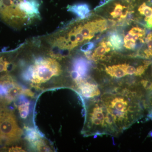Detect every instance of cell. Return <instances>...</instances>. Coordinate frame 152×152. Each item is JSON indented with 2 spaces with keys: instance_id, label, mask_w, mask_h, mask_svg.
I'll use <instances>...</instances> for the list:
<instances>
[{
  "instance_id": "obj_1",
  "label": "cell",
  "mask_w": 152,
  "mask_h": 152,
  "mask_svg": "<svg viewBox=\"0 0 152 152\" xmlns=\"http://www.w3.org/2000/svg\"><path fill=\"white\" fill-rule=\"evenodd\" d=\"M102 93L89 99L84 132L88 136H116L143 116L145 106L133 88L106 86Z\"/></svg>"
},
{
  "instance_id": "obj_2",
  "label": "cell",
  "mask_w": 152,
  "mask_h": 152,
  "mask_svg": "<svg viewBox=\"0 0 152 152\" xmlns=\"http://www.w3.org/2000/svg\"><path fill=\"white\" fill-rule=\"evenodd\" d=\"M61 69L60 64L54 58H40L36 60L23 73V77L33 84L45 83L53 77L60 75Z\"/></svg>"
},
{
  "instance_id": "obj_3",
  "label": "cell",
  "mask_w": 152,
  "mask_h": 152,
  "mask_svg": "<svg viewBox=\"0 0 152 152\" xmlns=\"http://www.w3.org/2000/svg\"><path fill=\"white\" fill-rule=\"evenodd\" d=\"M23 133L12 110L2 107L0 109V145L18 142Z\"/></svg>"
},
{
  "instance_id": "obj_4",
  "label": "cell",
  "mask_w": 152,
  "mask_h": 152,
  "mask_svg": "<svg viewBox=\"0 0 152 152\" xmlns=\"http://www.w3.org/2000/svg\"><path fill=\"white\" fill-rule=\"evenodd\" d=\"M23 0H0V18L6 23L17 27L27 21L19 8Z\"/></svg>"
},
{
  "instance_id": "obj_5",
  "label": "cell",
  "mask_w": 152,
  "mask_h": 152,
  "mask_svg": "<svg viewBox=\"0 0 152 152\" xmlns=\"http://www.w3.org/2000/svg\"><path fill=\"white\" fill-rule=\"evenodd\" d=\"M4 88V98L1 107H5L21 95H24L25 89L20 86L11 76L6 75L0 78Z\"/></svg>"
},
{
  "instance_id": "obj_6",
  "label": "cell",
  "mask_w": 152,
  "mask_h": 152,
  "mask_svg": "<svg viewBox=\"0 0 152 152\" xmlns=\"http://www.w3.org/2000/svg\"><path fill=\"white\" fill-rule=\"evenodd\" d=\"M76 27L86 40L92 39L95 34L107 29V20L100 19L88 22L84 24H80Z\"/></svg>"
},
{
  "instance_id": "obj_7",
  "label": "cell",
  "mask_w": 152,
  "mask_h": 152,
  "mask_svg": "<svg viewBox=\"0 0 152 152\" xmlns=\"http://www.w3.org/2000/svg\"><path fill=\"white\" fill-rule=\"evenodd\" d=\"M76 83L82 96L86 99H91L101 94L98 85L91 79L85 78Z\"/></svg>"
},
{
  "instance_id": "obj_8",
  "label": "cell",
  "mask_w": 152,
  "mask_h": 152,
  "mask_svg": "<svg viewBox=\"0 0 152 152\" xmlns=\"http://www.w3.org/2000/svg\"><path fill=\"white\" fill-rule=\"evenodd\" d=\"M89 67V63L84 58L80 57L74 60L71 76L76 83L86 78Z\"/></svg>"
},
{
  "instance_id": "obj_9",
  "label": "cell",
  "mask_w": 152,
  "mask_h": 152,
  "mask_svg": "<svg viewBox=\"0 0 152 152\" xmlns=\"http://www.w3.org/2000/svg\"><path fill=\"white\" fill-rule=\"evenodd\" d=\"M40 3L38 0H23L19 8L27 20L39 17Z\"/></svg>"
},
{
  "instance_id": "obj_10",
  "label": "cell",
  "mask_w": 152,
  "mask_h": 152,
  "mask_svg": "<svg viewBox=\"0 0 152 152\" xmlns=\"http://www.w3.org/2000/svg\"><path fill=\"white\" fill-rule=\"evenodd\" d=\"M68 11L72 13L81 19L86 18L89 17L91 12L89 6L86 3H79L72 5H68Z\"/></svg>"
},
{
  "instance_id": "obj_11",
  "label": "cell",
  "mask_w": 152,
  "mask_h": 152,
  "mask_svg": "<svg viewBox=\"0 0 152 152\" xmlns=\"http://www.w3.org/2000/svg\"><path fill=\"white\" fill-rule=\"evenodd\" d=\"M20 116L22 118L26 119L30 111V103L24 95H21L16 100Z\"/></svg>"
},
{
  "instance_id": "obj_12",
  "label": "cell",
  "mask_w": 152,
  "mask_h": 152,
  "mask_svg": "<svg viewBox=\"0 0 152 152\" xmlns=\"http://www.w3.org/2000/svg\"><path fill=\"white\" fill-rule=\"evenodd\" d=\"M108 45L115 50H119L124 45V39L121 35L116 32L112 33L108 38Z\"/></svg>"
},
{
  "instance_id": "obj_13",
  "label": "cell",
  "mask_w": 152,
  "mask_h": 152,
  "mask_svg": "<svg viewBox=\"0 0 152 152\" xmlns=\"http://www.w3.org/2000/svg\"><path fill=\"white\" fill-rule=\"evenodd\" d=\"M110 50V46L107 42H102L99 45V46L95 49L94 53H92L91 56L90 60L96 61L102 59L106 53H108Z\"/></svg>"
},
{
  "instance_id": "obj_14",
  "label": "cell",
  "mask_w": 152,
  "mask_h": 152,
  "mask_svg": "<svg viewBox=\"0 0 152 152\" xmlns=\"http://www.w3.org/2000/svg\"><path fill=\"white\" fill-rule=\"evenodd\" d=\"M24 133L25 138L31 145L42 138L40 134L34 128L25 127Z\"/></svg>"
},
{
  "instance_id": "obj_15",
  "label": "cell",
  "mask_w": 152,
  "mask_h": 152,
  "mask_svg": "<svg viewBox=\"0 0 152 152\" xmlns=\"http://www.w3.org/2000/svg\"><path fill=\"white\" fill-rule=\"evenodd\" d=\"M37 151L39 152H51L53 150L45 140L41 138L31 145Z\"/></svg>"
},
{
  "instance_id": "obj_16",
  "label": "cell",
  "mask_w": 152,
  "mask_h": 152,
  "mask_svg": "<svg viewBox=\"0 0 152 152\" xmlns=\"http://www.w3.org/2000/svg\"><path fill=\"white\" fill-rule=\"evenodd\" d=\"M138 11L140 13L145 17V21L152 19V7L147 6L145 3H143L139 7Z\"/></svg>"
},
{
  "instance_id": "obj_17",
  "label": "cell",
  "mask_w": 152,
  "mask_h": 152,
  "mask_svg": "<svg viewBox=\"0 0 152 152\" xmlns=\"http://www.w3.org/2000/svg\"><path fill=\"white\" fill-rule=\"evenodd\" d=\"M145 42L148 49L144 50V53L145 58H149L152 56V32L148 34L146 38Z\"/></svg>"
},
{
  "instance_id": "obj_18",
  "label": "cell",
  "mask_w": 152,
  "mask_h": 152,
  "mask_svg": "<svg viewBox=\"0 0 152 152\" xmlns=\"http://www.w3.org/2000/svg\"><path fill=\"white\" fill-rule=\"evenodd\" d=\"M126 7L121 4H116L115 6V9L113 12L110 13L111 15L113 18H118L121 17L123 15Z\"/></svg>"
},
{
  "instance_id": "obj_19",
  "label": "cell",
  "mask_w": 152,
  "mask_h": 152,
  "mask_svg": "<svg viewBox=\"0 0 152 152\" xmlns=\"http://www.w3.org/2000/svg\"><path fill=\"white\" fill-rule=\"evenodd\" d=\"M129 34H131L133 36L134 35H139L141 37H142L145 35V30L142 29L141 28L133 27L129 31Z\"/></svg>"
},
{
  "instance_id": "obj_20",
  "label": "cell",
  "mask_w": 152,
  "mask_h": 152,
  "mask_svg": "<svg viewBox=\"0 0 152 152\" xmlns=\"http://www.w3.org/2000/svg\"><path fill=\"white\" fill-rule=\"evenodd\" d=\"M95 46L94 42H88L83 45L80 48V50L82 52H86L91 51L94 48Z\"/></svg>"
},
{
  "instance_id": "obj_21",
  "label": "cell",
  "mask_w": 152,
  "mask_h": 152,
  "mask_svg": "<svg viewBox=\"0 0 152 152\" xmlns=\"http://www.w3.org/2000/svg\"><path fill=\"white\" fill-rule=\"evenodd\" d=\"M124 46L126 48L133 49L135 48L136 46L135 42H134L132 40L129 41H124Z\"/></svg>"
},
{
  "instance_id": "obj_22",
  "label": "cell",
  "mask_w": 152,
  "mask_h": 152,
  "mask_svg": "<svg viewBox=\"0 0 152 152\" xmlns=\"http://www.w3.org/2000/svg\"><path fill=\"white\" fill-rule=\"evenodd\" d=\"M9 152H25L24 150L19 147H13L9 149Z\"/></svg>"
},
{
  "instance_id": "obj_23",
  "label": "cell",
  "mask_w": 152,
  "mask_h": 152,
  "mask_svg": "<svg viewBox=\"0 0 152 152\" xmlns=\"http://www.w3.org/2000/svg\"><path fill=\"white\" fill-rule=\"evenodd\" d=\"M133 36L131 34H129L125 36L124 39V41H129L132 39Z\"/></svg>"
},
{
  "instance_id": "obj_24",
  "label": "cell",
  "mask_w": 152,
  "mask_h": 152,
  "mask_svg": "<svg viewBox=\"0 0 152 152\" xmlns=\"http://www.w3.org/2000/svg\"><path fill=\"white\" fill-rule=\"evenodd\" d=\"M149 136L150 137H152V131H151V132L149 133Z\"/></svg>"
},
{
  "instance_id": "obj_25",
  "label": "cell",
  "mask_w": 152,
  "mask_h": 152,
  "mask_svg": "<svg viewBox=\"0 0 152 152\" xmlns=\"http://www.w3.org/2000/svg\"><path fill=\"white\" fill-rule=\"evenodd\" d=\"M109 1H110V0H107V1H106L105 2V4H106V3H107Z\"/></svg>"
},
{
  "instance_id": "obj_26",
  "label": "cell",
  "mask_w": 152,
  "mask_h": 152,
  "mask_svg": "<svg viewBox=\"0 0 152 152\" xmlns=\"http://www.w3.org/2000/svg\"><path fill=\"white\" fill-rule=\"evenodd\" d=\"M126 1H127L128 2H129V1H131V0H126Z\"/></svg>"
}]
</instances>
